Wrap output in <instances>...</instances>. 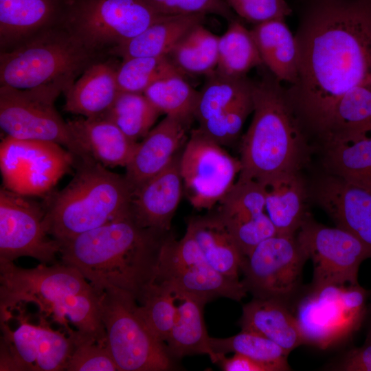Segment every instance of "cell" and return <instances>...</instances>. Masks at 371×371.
<instances>
[{
  "label": "cell",
  "mask_w": 371,
  "mask_h": 371,
  "mask_svg": "<svg viewBox=\"0 0 371 371\" xmlns=\"http://www.w3.org/2000/svg\"><path fill=\"white\" fill-rule=\"evenodd\" d=\"M238 17L257 25L271 20H285L292 13L286 0H225Z\"/></svg>",
  "instance_id": "cell-43"
},
{
  "label": "cell",
  "mask_w": 371,
  "mask_h": 371,
  "mask_svg": "<svg viewBox=\"0 0 371 371\" xmlns=\"http://www.w3.org/2000/svg\"><path fill=\"white\" fill-rule=\"evenodd\" d=\"M370 301L367 305L365 320L366 322V335L365 342L371 343V291L369 293Z\"/></svg>",
  "instance_id": "cell-46"
},
{
  "label": "cell",
  "mask_w": 371,
  "mask_h": 371,
  "mask_svg": "<svg viewBox=\"0 0 371 371\" xmlns=\"http://www.w3.org/2000/svg\"><path fill=\"white\" fill-rule=\"evenodd\" d=\"M177 313L175 323L166 345L174 359L185 356L206 354L216 363L203 318L205 300L190 294L174 293Z\"/></svg>",
  "instance_id": "cell-27"
},
{
  "label": "cell",
  "mask_w": 371,
  "mask_h": 371,
  "mask_svg": "<svg viewBox=\"0 0 371 371\" xmlns=\"http://www.w3.org/2000/svg\"><path fill=\"white\" fill-rule=\"evenodd\" d=\"M166 16L143 0H66L60 25L90 52L106 57Z\"/></svg>",
  "instance_id": "cell-9"
},
{
  "label": "cell",
  "mask_w": 371,
  "mask_h": 371,
  "mask_svg": "<svg viewBox=\"0 0 371 371\" xmlns=\"http://www.w3.org/2000/svg\"><path fill=\"white\" fill-rule=\"evenodd\" d=\"M218 363L225 371H274L271 366L238 353L224 356Z\"/></svg>",
  "instance_id": "cell-45"
},
{
  "label": "cell",
  "mask_w": 371,
  "mask_h": 371,
  "mask_svg": "<svg viewBox=\"0 0 371 371\" xmlns=\"http://www.w3.org/2000/svg\"><path fill=\"white\" fill-rule=\"evenodd\" d=\"M16 308V328H10L8 322H1L0 370H65L74 348L73 336L53 330L45 316L34 324L21 304Z\"/></svg>",
  "instance_id": "cell-14"
},
{
  "label": "cell",
  "mask_w": 371,
  "mask_h": 371,
  "mask_svg": "<svg viewBox=\"0 0 371 371\" xmlns=\"http://www.w3.org/2000/svg\"><path fill=\"white\" fill-rule=\"evenodd\" d=\"M189 122L166 115L138 142L124 175L133 194L164 170L187 142Z\"/></svg>",
  "instance_id": "cell-20"
},
{
  "label": "cell",
  "mask_w": 371,
  "mask_h": 371,
  "mask_svg": "<svg viewBox=\"0 0 371 371\" xmlns=\"http://www.w3.org/2000/svg\"><path fill=\"white\" fill-rule=\"evenodd\" d=\"M313 265L310 286L358 284L360 265L371 258V246L350 232L328 227L309 216L295 234Z\"/></svg>",
  "instance_id": "cell-16"
},
{
  "label": "cell",
  "mask_w": 371,
  "mask_h": 371,
  "mask_svg": "<svg viewBox=\"0 0 371 371\" xmlns=\"http://www.w3.org/2000/svg\"><path fill=\"white\" fill-rule=\"evenodd\" d=\"M179 168L190 204L196 209L210 210L234 185L242 165L197 128L184 145Z\"/></svg>",
  "instance_id": "cell-15"
},
{
  "label": "cell",
  "mask_w": 371,
  "mask_h": 371,
  "mask_svg": "<svg viewBox=\"0 0 371 371\" xmlns=\"http://www.w3.org/2000/svg\"><path fill=\"white\" fill-rule=\"evenodd\" d=\"M75 159L60 144L6 136L0 144L3 187L26 196H46L74 166Z\"/></svg>",
  "instance_id": "cell-12"
},
{
  "label": "cell",
  "mask_w": 371,
  "mask_h": 371,
  "mask_svg": "<svg viewBox=\"0 0 371 371\" xmlns=\"http://www.w3.org/2000/svg\"><path fill=\"white\" fill-rule=\"evenodd\" d=\"M295 37L298 76L286 97L320 144L341 98L371 82V0H308Z\"/></svg>",
  "instance_id": "cell-1"
},
{
  "label": "cell",
  "mask_w": 371,
  "mask_h": 371,
  "mask_svg": "<svg viewBox=\"0 0 371 371\" xmlns=\"http://www.w3.org/2000/svg\"><path fill=\"white\" fill-rule=\"evenodd\" d=\"M308 259L295 235L276 234L243 257L241 281L254 297L278 300L290 307L303 289L302 273Z\"/></svg>",
  "instance_id": "cell-11"
},
{
  "label": "cell",
  "mask_w": 371,
  "mask_h": 371,
  "mask_svg": "<svg viewBox=\"0 0 371 371\" xmlns=\"http://www.w3.org/2000/svg\"><path fill=\"white\" fill-rule=\"evenodd\" d=\"M164 15L215 14L228 22L238 18L225 0H143Z\"/></svg>",
  "instance_id": "cell-42"
},
{
  "label": "cell",
  "mask_w": 371,
  "mask_h": 371,
  "mask_svg": "<svg viewBox=\"0 0 371 371\" xmlns=\"http://www.w3.org/2000/svg\"><path fill=\"white\" fill-rule=\"evenodd\" d=\"M99 56L61 25L0 53V84L30 89L51 83L70 87Z\"/></svg>",
  "instance_id": "cell-6"
},
{
  "label": "cell",
  "mask_w": 371,
  "mask_h": 371,
  "mask_svg": "<svg viewBox=\"0 0 371 371\" xmlns=\"http://www.w3.org/2000/svg\"><path fill=\"white\" fill-rule=\"evenodd\" d=\"M321 148L326 173L371 192V137Z\"/></svg>",
  "instance_id": "cell-32"
},
{
  "label": "cell",
  "mask_w": 371,
  "mask_h": 371,
  "mask_svg": "<svg viewBox=\"0 0 371 371\" xmlns=\"http://www.w3.org/2000/svg\"><path fill=\"white\" fill-rule=\"evenodd\" d=\"M102 292V291H101ZM76 268L42 264L23 269L13 262H0L1 322L22 302L36 304L69 335L73 325L80 333L106 341L100 315V295Z\"/></svg>",
  "instance_id": "cell-3"
},
{
  "label": "cell",
  "mask_w": 371,
  "mask_h": 371,
  "mask_svg": "<svg viewBox=\"0 0 371 371\" xmlns=\"http://www.w3.org/2000/svg\"><path fill=\"white\" fill-rule=\"evenodd\" d=\"M371 137V82L357 86L337 104L320 147Z\"/></svg>",
  "instance_id": "cell-31"
},
{
  "label": "cell",
  "mask_w": 371,
  "mask_h": 371,
  "mask_svg": "<svg viewBox=\"0 0 371 371\" xmlns=\"http://www.w3.org/2000/svg\"><path fill=\"white\" fill-rule=\"evenodd\" d=\"M139 312L155 336L166 344L173 327L176 297L172 291L162 283H154L138 302Z\"/></svg>",
  "instance_id": "cell-40"
},
{
  "label": "cell",
  "mask_w": 371,
  "mask_h": 371,
  "mask_svg": "<svg viewBox=\"0 0 371 371\" xmlns=\"http://www.w3.org/2000/svg\"><path fill=\"white\" fill-rule=\"evenodd\" d=\"M266 211L277 234L295 236L305 220L308 188L300 172L284 173L265 185Z\"/></svg>",
  "instance_id": "cell-25"
},
{
  "label": "cell",
  "mask_w": 371,
  "mask_h": 371,
  "mask_svg": "<svg viewBox=\"0 0 371 371\" xmlns=\"http://www.w3.org/2000/svg\"><path fill=\"white\" fill-rule=\"evenodd\" d=\"M67 86L51 83L30 89L0 86V126L17 139L54 142L67 148L75 159L90 157L61 117L55 102Z\"/></svg>",
  "instance_id": "cell-10"
},
{
  "label": "cell",
  "mask_w": 371,
  "mask_h": 371,
  "mask_svg": "<svg viewBox=\"0 0 371 371\" xmlns=\"http://www.w3.org/2000/svg\"><path fill=\"white\" fill-rule=\"evenodd\" d=\"M218 40L219 36L201 23L183 36L167 56L184 75L206 76L217 66Z\"/></svg>",
  "instance_id": "cell-34"
},
{
  "label": "cell",
  "mask_w": 371,
  "mask_h": 371,
  "mask_svg": "<svg viewBox=\"0 0 371 371\" xmlns=\"http://www.w3.org/2000/svg\"><path fill=\"white\" fill-rule=\"evenodd\" d=\"M369 293L359 284L303 288L289 308L304 344L325 350L350 338L364 322Z\"/></svg>",
  "instance_id": "cell-7"
},
{
  "label": "cell",
  "mask_w": 371,
  "mask_h": 371,
  "mask_svg": "<svg viewBox=\"0 0 371 371\" xmlns=\"http://www.w3.org/2000/svg\"><path fill=\"white\" fill-rule=\"evenodd\" d=\"M210 347L218 363L228 352L243 355L271 366L274 371L290 370L289 352L274 341L254 331L242 329L227 338L210 339Z\"/></svg>",
  "instance_id": "cell-36"
},
{
  "label": "cell",
  "mask_w": 371,
  "mask_h": 371,
  "mask_svg": "<svg viewBox=\"0 0 371 371\" xmlns=\"http://www.w3.org/2000/svg\"><path fill=\"white\" fill-rule=\"evenodd\" d=\"M120 91L144 93L155 82L184 74L168 56L135 57L122 60L117 68Z\"/></svg>",
  "instance_id": "cell-39"
},
{
  "label": "cell",
  "mask_w": 371,
  "mask_h": 371,
  "mask_svg": "<svg viewBox=\"0 0 371 371\" xmlns=\"http://www.w3.org/2000/svg\"><path fill=\"white\" fill-rule=\"evenodd\" d=\"M155 282L173 293L190 294L207 302L219 297L239 302L247 293L239 279L225 276L209 265L188 229L180 240L170 234L165 241Z\"/></svg>",
  "instance_id": "cell-13"
},
{
  "label": "cell",
  "mask_w": 371,
  "mask_h": 371,
  "mask_svg": "<svg viewBox=\"0 0 371 371\" xmlns=\"http://www.w3.org/2000/svg\"><path fill=\"white\" fill-rule=\"evenodd\" d=\"M308 1V0H307Z\"/></svg>",
  "instance_id": "cell-47"
},
{
  "label": "cell",
  "mask_w": 371,
  "mask_h": 371,
  "mask_svg": "<svg viewBox=\"0 0 371 371\" xmlns=\"http://www.w3.org/2000/svg\"><path fill=\"white\" fill-rule=\"evenodd\" d=\"M251 32L267 69L281 82L294 84L298 76V49L285 20L254 25Z\"/></svg>",
  "instance_id": "cell-29"
},
{
  "label": "cell",
  "mask_w": 371,
  "mask_h": 371,
  "mask_svg": "<svg viewBox=\"0 0 371 371\" xmlns=\"http://www.w3.org/2000/svg\"><path fill=\"white\" fill-rule=\"evenodd\" d=\"M45 211L38 203L4 187L0 190V262L21 256L54 262L60 244L48 233Z\"/></svg>",
  "instance_id": "cell-18"
},
{
  "label": "cell",
  "mask_w": 371,
  "mask_h": 371,
  "mask_svg": "<svg viewBox=\"0 0 371 371\" xmlns=\"http://www.w3.org/2000/svg\"><path fill=\"white\" fill-rule=\"evenodd\" d=\"M180 155L133 192L131 212L140 227L170 231L183 189Z\"/></svg>",
  "instance_id": "cell-21"
},
{
  "label": "cell",
  "mask_w": 371,
  "mask_h": 371,
  "mask_svg": "<svg viewBox=\"0 0 371 371\" xmlns=\"http://www.w3.org/2000/svg\"><path fill=\"white\" fill-rule=\"evenodd\" d=\"M187 229L213 269L238 279L243 256L217 212L191 218Z\"/></svg>",
  "instance_id": "cell-30"
},
{
  "label": "cell",
  "mask_w": 371,
  "mask_h": 371,
  "mask_svg": "<svg viewBox=\"0 0 371 371\" xmlns=\"http://www.w3.org/2000/svg\"><path fill=\"white\" fill-rule=\"evenodd\" d=\"M308 194L336 227L371 246V192L326 173L315 181Z\"/></svg>",
  "instance_id": "cell-19"
},
{
  "label": "cell",
  "mask_w": 371,
  "mask_h": 371,
  "mask_svg": "<svg viewBox=\"0 0 371 371\" xmlns=\"http://www.w3.org/2000/svg\"><path fill=\"white\" fill-rule=\"evenodd\" d=\"M281 83L268 69L254 81L253 117L241 142L239 179L265 185L282 174L300 172L309 161L312 146Z\"/></svg>",
  "instance_id": "cell-4"
},
{
  "label": "cell",
  "mask_w": 371,
  "mask_h": 371,
  "mask_svg": "<svg viewBox=\"0 0 371 371\" xmlns=\"http://www.w3.org/2000/svg\"><path fill=\"white\" fill-rule=\"evenodd\" d=\"M253 87L247 76H227L216 70L206 75L194 114L198 128L223 146L234 143L253 113Z\"/></svg>",
  "instance_id": "cell-17"
},
{
  "label": "cell",
  "mask_w": 371,
  "mask_h": 371,
  "mask_svg": "<svg viewBox=\"0 0 371 371\" xmlns=\"http://www.w3.org/2000/svg\"><path fill=\"white\" fill-rule=\"evenodd\" d=\"M66 0H0L1 52L60 25Z\"/></svg>",
  "instance_id": "cell-23"
},
{
  "label": "cell",
  "mask_w": 371,
  "mask_h": 371,
  "mask_svg": "<svg viewBox=\"0 0 371 371\" xmlns=\"http://www.w3.org/2000/svg\"><path fill=\"white\" fill-rule=\"evenodd\" d=\"M85 151L105 167H126L137 142L128 138L106 118H78L67 122Z\"/></svg>",
  "instance_id": "cell-24"
},
{
  "label": "cell",
  "mask_w": 371,
  "mask_h": 371,
  "mask_svg": "<svg viewBox=\"0 0 371 371\" xmlns=\"http://www.w3.org/2000/svg\"><path fill=\"white\" fill-rule=\"evenodd\" d=\"M241 329L257 333L287 352L304 344L297 320L290 308L275 300L254 297L243 306Z\"/></svg>",
  "instance_id": "cell-28"
},
{
  "label": "cell",
  "mask_w": 371,
  "mask_h": 371,
  "mask_svg": "<svg viewBox=\"0 0 371 371\" xmlns=\"http://www.w3.org/2000/svg\"><path fill=\"white\" fill-rule=\"evenodd\" d=\"M160 114L144 93L120 91L103 118L113 122L128 138L137 142L148 134Z\"/></svg>",
  "instance_id": "cell-37"
},
{
  "label": "cell",
  "mask_w": 371,
  "mask_h": 371,
  "mask_svg": "<svg viewBox=\"0 0 371 371\" xmlns=\"http://www.w3.org/2000/svg\"><path fill=\"white\" fill-rule=\"evenodd\" d=\"M258 47L239 17L228 22L226 32L219 36L218 73L232 77H245L253 68L262 65Z\"/></svg>",
  "instance_id": "cell-33"
},
{
  "label": "cell",
  "mask_w": 371,
  "mask_h": 371,
  "mask_svg": "<svg viewBox=\"0 0 371 371\" xmlns=\"http://www.w3.org/2000/svg\"><path fill=\"white\" fill-rule=\"evenodd\" d=\"M76 172L43 203L49 235L60 243L131 214L133 191L124 176L93 158L76 159Z\"/></svg>",
  "instance_id": "cell-5"
},
{
  "label": "cell",
  "mask_w": 371,
  "mask_h": 371,
  "mask_svg": "<svg viewBox=\"0 0 371 371\" xmlns=\"http://www.w3.org/2000/svg\"><path fill=\"white\" fill-rule=\"evenodd\" d=\"M169 232L142 227L131 213L60 243L59 254L98 291L120 289L139 302L155 283Z\"/></svg>",
  "instance_id": "cell-2"
},
{
  "label": "cell",
  "mask_w": 371,
  "mask_h": 371,
  "mask_svg": "<svg viewBox=\"0 0 371 371\" xmlns=\"http://www.w3.org/2000/svg\"><path fill=\"white\" fill-rule=\"evenodd\" d=\"M205 16L203 14L166 16L135 37L110 49L108 56L122 60L167 56L190 30L203 23Z\"/></svg>",
  "instance_id": "cell-26"
},
{
  "label": "cell",
  "mask_w": 371,
  "mask_h": 371,
  "mask_svg": "<svg viewBox=\"0 0 371 371\" xmlns=\"http://www.w3.org/2000/svg\"><path fill=\"white\" fill-rule=\"evenodd\" d=\"M106 56L90 65L63 92L64 110L86 118H102L115 102L120 90L118 65Z\"/></svg>",
  "instance_id": "cell-22"
},
{
  "label": "cell",
  "mask_w": 371,
  "mask_h": 371,
  "mask_svg": "<svg viewBox=\"0 0 371 371\" xmlns=\"http://www.w3.org/2000/svg\"><path fill=\"white\" fill-rule=\"evenodd\" d=\"M219 204L217 213L232 231L252 223L266 214L265 188L256 181L238 178Z\"/></svg>",
  "instance_id": "cell-35"
},
{
  "label": "cell",
  "mask_w": 371,
  "mask_h": 371,
  "mask_svg": "<svg viewBox=\"0 0 371 371\" xmlns=\"http://www.w3.org/2000/svg\"><path fill=\"white\" fill-rule=\"evenodd\" d=\"M144 94L161 113L189 123L194 118L199 91L194 89L183 76L160 80L150 85Z\"/></svg>",
  "instance_id": "cell-38"
},
{
  "label": "cell",
  "mask_w": 371,
  "mask_h": 371,
  "mask_svg": "<svg viewBox=\"0 0 371 371\" xmlns=\"http://www.w3.org/2000/svg\"><path fill=\"white\" fill-rule=\"evenodd\" d=\"M74 348L68 360L67 371H116L118 368L106 341L74 330Z\"/></svg>",
  "instance_id": "cell-41"
},
{
  "label": "cell",
  "mask_w": 371,
  "mask_h": 371,
  "mask_svg": "<svg viewBox=\"0 0 371 371\" xmlns=\"http://www.w3.org/2000/svg\"><path fill=\"white\" fill-rule=\"evenodd\" d=\"M100 305L106 345L119 371L176 370L175 359L148 326L134 296L107 289L101 292Z\"/></svg>",
  "instance_id": "cell-8"
},
{
  "label": "cell",
  "mask_w": 371,
  "mask_h": 371,
  "mask_svg": "<svg viewBox=\"0 0 371 371\" xmlns=\"http://www.w3.org/2000/svg\"><path fill=\"white\" fill-rule=\"evenodd\" d=\"M332 368L344 371H371V343L364 342L361 347L350 350Z\"/></svg>",
  "instance_id": "cell-44"
}]
</instances>
